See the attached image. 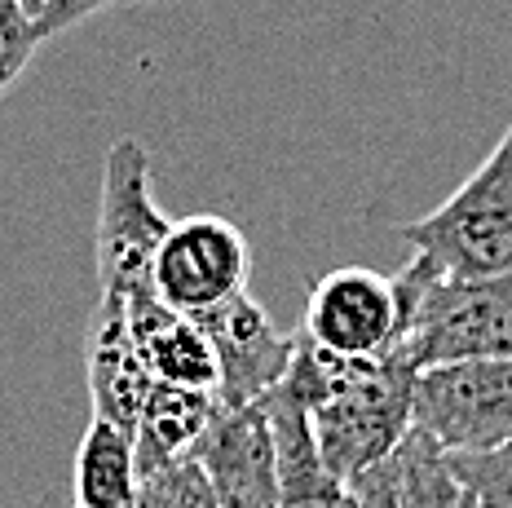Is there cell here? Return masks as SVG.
<instances>
[{"mask_svg":"<svg viewBox=\"0 0 512 508\" xmlns=\"http://www.w3.org/2000/svg\"><path fill=\"white\" fill-rule=\"evenodd\" d=\"M283 380L301 398L323 464L345 482L389 460L411 429L415 367L398 349L371 358L332 354L305 332H296Z\"/></svg>","mask_w":512,"mask_h":508,"instance_id":"6da1fadb","label":"cell"},{"mask_svg":"<svg viewBox=\"0 0 512 508\" xmlns=\"http://www.w3.org/2000/svg\"><path fill=\"white\" fill-rule=\"evenodd\" d=\"M393 279L402 296V332L393 349L415 372L468 358H512V270L464 279L411 257Z\"/></svg>","mask_w":512,"mask_h":508,"instance_id":"7a4b0ae2","label":"cell"},{"mask_svg":"<svg viewBox=\"0 0 512 508\" xmlns=\"http://www.w3.org/2000/svg\"><path fill=\"white\" fill-rule=\"evenodd\" d=\"M424 266L442 274H504L512 270V124L477 173L446 195L429 217L398 230Z\"/></svg>","mask_w":512,"mask_h":508,"instance_id":"3957f363","label":"cell"},{"mask_svg":"<svg viewBox=\"0 0 512 508\" xmlns=\"http://www.w3.org/2000/svg\"><path fill=\"white\" fill-rule=\"evenodd\" d=\"M168 221L151 190V155L137 137H115L102 160L98 226H93V257H98L102 296H133L151 283L155 248L168 235Z\"/></svg>","mask_w":512,"mask_h":508,"instance_id":"277c9868","label":"cell"},{"mask_svg":"<svg viewBox=\"0 0 512 508\" xmlns=\"http://www.w3.org/2000/svg\"><path fill=\"white\" fill-rule=\"evenodd\" d=\"M411 425L442 451L512 442V358H468L415 372Z\"/></svg>","mask_w":512,"mask_h":508,"instance_id":"5b68a950","label":"cell"},{"mask_svg":"<svg viewBox=\"0 0 512 508\" xmlns=\"http://www.w3.org/2000/svg\"><path fill=\"white\" fill-rule=\"evenodd\" d=\"M248 270L252 248L243 230L226 217L199 213L168 226V235L159 239L151 283L173 310L195 314L226 301L230 292L248 288Z\"/></svg>","mask_w":512,"mask_h":508,"instance_id":"8992f818","label":"cell"},{"mask_svg":"<svg viewBox=\"0 0 512 508\" xmlns=\"http://www.w3.org/2000/svg\"><path fill=\"white\" fill-rule=\"evenodd\" d=\"M301 332L314 345L332 349V354H358V358L389 354L402 332L398 279L367 266L327 270L309 288Z\"/></svg>","mask_w":512,"mask_h":508,"instance_id":"52a82bcc","label":"cell"},{"mask_svg":"<svg viewBox=\"0 0 512 508\" xmlns=\"http://www.w3.org/2000/svg\"><path fill=\"white\" fill-rule=\"evenodd\" d=\"M190 455L212 482L221 508H279V451L261 402H217Z\"/></svg>","mask_w":512,"mask_h":508,"instance_id":"ba28073f","label":"cell"},{"mask_svg":"<svg viewBox=\"0 0 512 508\" xmlns=\"http://www.w3.org/2000/svg\"><path fill=\"white\" fill-rule=\"evenodd\" d=\"M217 354V398L226 407L256 402L270 385H279L287 363H292L296 336H283L265 305H256L248 288L230 292L226 301L190 314Z\"/></svg>","mask_w":512,"mask_h":508,"instance_id":"9c48e42d","label":"cell"},{"mask_svg":"<svg viewBox=\"0 0 512 508\" xmlns=\"http://www.w3.org/2000/svg\"><path fill=\"white\" fill-rule=\"evenodd\" d=\"M84 376H89L93 416H106L133 433L146 398H151L155 376L146 367L142 349L133 345L120 296H102L98 314L89 319V332H84Z\"/></svg>","mask_w":512,"mask_h":508,"instance_id":"30bf717a","label":"cell"},{"mask_svg":"<svg viewBox=\"0 0 512 508\" xmlns=\"http://www.w3.org/2000/svg\"><path fill=\"white\" fill-rule=\"evenodd\" d=\"M124 319H128V332H133V345L142 349L155 380L217 389V354H212L204 327L190 314L173 310L155 288H142L124 296Z\"/></svg>","mask_w":512,"mask_h":508,"instance_id":"8fae6325","label":"cell"},{"mask_svg":"<svg viewBox=\"0 0 512 508\" xmlns=\"http://www.w3.org/2000/svg\"><path fill=\"white\" fill-rule=\"evenodd\" d=\"M217 389H195V385H168L155 380L151 398H146L142 416L133 429V451H137V469H151L159 460L190 451L195 438L208 429L212 411H217Z\"/></svg>","mask_w":512,"mask_h":508,"instance_id":"7c38bea8","label":"cell"},{"mask_svg":"<svg viewBox=\"0 0 512 508\" xmlns=\"http://www.w3.org/2000/svg\"><path fill=\"white\" fill-rule=\"evenodd\" d=\"M133 486H137L133 433L106 416H93L76 451V500L84 508H128Z\"/></svg>","mask_w":512,"mask_h":508,"instance_id":"4fadbf2b","label":"cell"},{"mask_svg":"<svg viewBox=\"0 0 512 508\" xmlns=\"http://www.w3.org/2000/svg\"><path fill=\"white\" fill-rule=\"evenodd\" d=\"M128 508H221L212 482L204 478L199 460L190 451L159 460L151 469H137V486Z\"/></svg>","mask_w":512,"mask_h":508,"instance_id":"5bb4252c","label":"cell"},{"mask_svg":"<svg viewBox=\"0 0 512 508\" xmlns=\"http://www.w3.org/2000/svg\"><path fill=\"white\" fill-rule=\"evenodd\" d=\"M455 478L468 491V508H512V442L490 451H446Z\"/></svg>","mask_w":512,"mask_h":508,"instance_id":"9a60e30c","label":"cell"},{"mask_svg":"<svg viewBox=\"0 0 512 508\" xmlns=\"http://www.w3.org/2000/svg\"><path fill=\"white\" fill-rule=\"evenodd\" d=\"M40 45L45 40L36 31V14L23 0H0V93L9 84H18V76L31 67Z\"/></svg>","mask_w":512,"mask_h":508,"instance_id":"2e32d148","label":"cell"},{"mask_svg":"<svg viewBox=\"0 0 512 508\" xmlns=\"http://www.w3.org/2000/svg\"><path fill=\"white\" fill-rule=\"evenodd\" d=\"M106 5H120V0H40V9H36L40 40L62 36V31H71L76 23H84V18L102 14Z\"/></svg>","mask_w":512,"mask_h":508,"instance_id":"e0dca14e","label":"cell"},{"mask_svg":"<svg viewBox=\"0 0 512 508\" xmlns=\"http://www.w3.org/2000/svg\"><path fill=\"white\" fill-rule=\"evenodd\" d=\"M354 491H358V508H402L398 482H393V455L371 464V469H362L354 478Z\"/></svg>","mask_w":512,"mask_h":508,"instance_id":"ac0fdd59","label":"cell"},{"mask_svg":"<svg viewBox=\"0 0 512 508\" xmlns=\"http://www.w3.org/2000/svg\"><path fill=\"white\" fill-rule=\"evenodd\" d=\"M23 5L31 9V14H36V9H40V0H23Z\"/></svg>","mask_w":512,"mask_h":508,"instance_id":"d6986e66","label":"cell"},{"mask_svg":"<svg viewBox=\"0 0 512 508\" xmlns=\"http://www.w3.org/2000/svg\"><path fill=\"white\" fill-rule=\"evenodd\" d=\"M76 508H84V504H76Z\"/></svg>","mask_w":512,"mask_h":508,"instance_id":"ffe728a7","label":"cell"}]
</instances>
